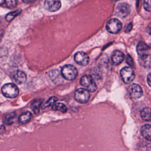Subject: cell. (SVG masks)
Returning a JSON list of instances; mask_svg holds the SVG:
<instances>
[{
	"label": "cell",
	"instance_id": "cell-18",
	"mask_svg": "<svg viewBox=\"0 0 151 151\" xmlns=\"http://www.w3.org/2000/svg\"><path fill=\"white\" fill-rule=\"evenodd\" d=\"M52 109L54 110H59L62 113H65L67 111V109L65 104L61 103H55L52 105Z\"/></svg>",
	"mask_w": 151,
	"mask_h": 151
},
{
	"label": "cell",
	"instance_id": "cell-24",
	"mask_svg": "<svg viewBox=\"0 0 151 151\" xmlns=\"http://www.w3.org/2000/svg\"><path fill=\"white\" fill-rule=\"evenodd\" d=\"M126 62L127 63V64H129V65L132 67H134V62L132 58V57H130V55L127 54L126 55Z\"/></svg>",
	"mask_w": 151,
	"mask_h": 151
},
{
	"label": "cell",
	"instance_id": "cell-13",
	"mask_svg": "<svg viewBox=\"0 0 151 151\" xmlns=\"http://www.w3.org/2000/svg\"><path fill=\"white\" fill-rule=\"evenodd\" d=\"M13 78L15 83L18 84H21L25 82L27 80V76L24 72L22 71H17L13 76Z\"/></svg>",
	"mask_w": 151,
	"mask_h": 151
},
{
	"label": "cell",
	"instance_id": "cell-28",
	"mask_svg": "<svg viewBox=\"0 0 151 151\" xmlns=\"http://www.w3.org/2000/svg\"><path fill=\"white\" fill-rule=\"evenodd\" d=\"M5 0H0V5H2L3 4L5 3Z\"/></svg>",
	"mask_w": 151,
	"mask_h": 151
},
{
	"label": "cell",
	"instance_id": "cell-14",
	"mask_svg": "<svg viewBox=\"0 0 151 151\" xmlns=\"http://www.w3.org/2000/svg\"><path fill=\"white\" fill-rule=\"evenodd\" d=\"M151 126L149 124L143 125L140 130L141 134L145 139L148 141H150L151 138Z\"/></svg>",
	"mask_w": 151,
	"mask_h": 151
},
{
	"label": "cell",
	"instance_id": "cell-4",
	"mask_svg": "<svg viewBox=\"0 0 151 151\" xmlns=\"http://www.w3.org/2000/svg\"><path fill=\"white\" fill-rule=\"evenodd\" d=\"M80 84L85 89L90 92H94L97 90V86L93 78L88 75L83 76L80 79Z\"/></svg>",
	"mask_w": 151,
	"mask_h": 151
},
{
	"label": "cell",
	"instance_id": "cell-1",
	"mask_svg": "<svg viewBox=\"0 0 151 151\" xmlns=\"http://www.w3.org/2000/svg\"><path fill=\"white\" fill-rule=\"evenodd\" d=\"M137 52L139 55V62L144 67H150V48L142 41H140L137 45Z\"/></svg>",
	"mask_w": 151,
	"mask_h": 151
},
{
	"label": "cell",
	"instance_id": "cell-21",
	"mask_svg": "<svg viewBox=\"0 0 151 151\" xmlns=\"http://www.w3.org/2000/svg\"><path fill=\"white\" fill-rule=\"evenodd\" d=\"M57 97H50L48 99V100L47 101H46L43 105H42L41 107L42 109H45V108H46L47 107L52 106V105H53L57 101Z\"/></svg>",
	"mask_w": 151,
	"mask_h": 151
},
{
	"label": "cell",
	"instance_id": "cell-2",
	"mask_svg": "<svg viewBox=\"0 0 151 151\" xmlns=\"http://www.w3.org/2000/svg\"><path fill=\"white\" fill-rule=\"evenodd\" d=\"M61 72L62 77L69 81L74 80L78 75L77 68L71 64L64 65L61 68Z\"/></svg>",
	"mask_w": 151,
	"mask_h": 151
},
{
	"label": "cell",
	"instance_id": "cell-9",
	"mask_svg": "<svg viewBox=\"0 0 151 151\" xmlns=\"http://www.w3.org/2000/svg\"><path fill=\"white\" fill-rule=\"evenodd\" d=\"M128 91L132 99H137L143 95V90L141 87L137 84H132L128 88Z\"/></svg>",
	"mask_w": 151,
	"mask_h": 151
},
{
	"label": "cell",
	"instance_id": "cell-6",
	"mask_svg": "<svg viewBox=\"0 0 151 151\" xmlns=\"http://www.w3.org/2000/svg\"><path fill=\"white\" fill-rule=\"evenodd\" d=\"M90 93L88 90L83 88H78L74 93L76 100L80 103H87L90 99Z\"/></svg>",
	"mask_w": 151,
	"mask_h": 151
},
{
	"label": "cell",
	"instance_id": "cell-11",
	"mask_svg": "<svg viewBox=\"0 0 151 151\" xmlns=\"http://www.w3.org/2000/svg\"><path fill=\"white\" fill-rule=\"evenodd\" d=\"M74 61L80 65H87L90 61L88 55L83 51H78L74 55Z\"/></svg>",
	"mask_w": 151,
	"mask_h": 151
},
{
	"label": "cell",
	"instance_id": "cell-5",
	"mask_svg": "<svg viewBox=\"0 0 151 151\" xmlns=\"http://www.w3.org/2000/svg\"><path fill=\"white\" fill-rule=\"evenodd\" d=\"M122 28V22L116 18L109 20L106 24V29L111 34L118 33Z\"/></svg>",
	"mask_w": 151,
	"mask_h": 151
},
{
	"label": "cell",
	"instance_id": "cell-16",
	"mask_svg": "<svg viewBox=\"0 0 151 151\" xmlns=\"http://www.w3.org/2000/svg\"><path fill=\"white\" fill-rule=\"evenodd\" d=\"M42 100L41 99H35L31 103V107L34 113L37 114L40 111V109L42 105Z\"/></svg>",
	"mask_w": 151,
	"mask_h": 151
},
{
	"label": "cell",
	"instance_id": "cell-22",
	"mask_svg": "<svg viewBox=\"0 0 151 151\" xmlns=\"http://www.w3.org/2000/svg\"><path fill=\"white\" fill-rule=\"evenodd\" d=\"M5 2L6 6L9 8H14L17 4V0H5Z\"/></svg>",
	"mask_w": 151,
	"mask_h": 151
},
{
	"label": "cell",
	"instance_id": "cell-29",
	"mask_svg": "<svg viewBox=\"0 0 151 151\" xmlns=\"http://www.w3.org/2000/svg\"><path fill=\"white\" fill-rule=\"evenodd\" d=\"M113 1H120V0H113Z\"/></svg>",
	"mask_w": 151,
	"mask_h": 151
},
{
	"label": "cell",
	"instance_id": "cell-20",
	"mask_svg": "<svg viewBox=\"0 0 151 151\" xmlns=\"http://www.w3.org/2000/svg\"><path fill=\"white\" fill-rule=\"evenodd\" d=\"M21 12V9H18L17 11H15L14 12H10L9 14H8L6 15V17H5V19L8 22H10L11 20H12L15 17H17L18 15H19L20 14V12Z\"/></svg>",
	"mask_w": 151,
	"mask_h": 151
},
{
	"label": "cell",
	"instance_id": "cell-7",
	"mask_svg": "<svg viewBox=\"0 0 151 151\" xmlns=\"http://www.w3.org/2000/svg\"><path fill=\"white\" fill-rule=\"evenodd\" d=\"M120 75L123 81L126 84L131 83L135 77L134 71L128 67H125L121 70Z\"/></svg>",
	"mask_w": 151,
	"mask_h": 151
},
{
	"label": "cell",
	"instance_id": "cell-15",
	"mask_svg": "<svg viewBox=\"0 0 151 151\" xmlns=\"http://www.w3.org/2000/svg\"><path fill=\"white\" fill-rule=\"evenodd\" d=\"M31 117H32V114L31 113V112L27 111L22 113L19 116L18 118V120L21 123L25 124L28 123L31 120Z\"/></svg>",
	"mask_w": 151,
	"mask_h": 151
},
{
	"label": "cell",
	"instance_id": "cell-26",
	"mask_svg": "<svg viewBox=\"0 0 151 151\" xmlns=\"http://www.w3.org/2000/svg\"><path fill=\"white\" fill-rule=\"evenodd\" d=\"M150 76H151V74H150V73H149L148 74V75H147V83H148V85H149V86H151V84H150V83H151V81H150V79H151Z\"/></svg>",
	"mask_w": 151,
	"mask_h": 151
},
{
	"label": "cell",
	"instance_id": "cell-8",
	"mask_svg": "<svg viewBox=\"0 0 151 151\" xmlns=\"http://www.w3.org/2000/svg\"><path fill=\"white\" fill-rule=\"evenodd\" d=\"M130 12V7L127 3L123 2L117 5L116 9V15L120 18L127 17Z\"/></svg>",
	"mask_w": 151,
	"mask_h": 151
},
{
	"label": "cell",
	"instance_id": "cell-25",
	"mask_svg": "<svg viewBox=\"0 0 151 151\" xmlns=\"http://www.w3.org/2000/svg\"><path fill=\"white\" fill-rule=\"evenodd\" d=\"M132 29V24H129L127 27H126V29H125V32H129L131 31V29Z\"/></svg>",
	"mask_w": 151,
	"mask_h": 151
},
{
	"label": "cell",
	"instance_id": "cell-10",
	"mask_svg": "<svg viewBox=\"0 0 151 151\" xmlns=\"http://www.w3.org/2000/svg\"><path fill=\"white\" fill-rule=\"evenodd\" d=\"M44 6L47 11L50 12H55L60 9L61 3L60 0H45Z\"/></svg>",
	"mask_w": 151,
	"mask_h": 151
},
{
	"label": "cell",
	"instance_id": "cell-23",
	"mask_svg": "<svg viewBox=\"0 0 151 151\" xmlns=\"http://www.w3.org/2000/svg\"><path fill=\"white\" fill-rule=\"evenodd\" d=\"M151 0H144V8L145 9L148 11L150 12V8H151Z\"/></svg>",
	"mask_w": 151,
	"mask_h": 151
},
{
	"label": "cell",
	"instance_id": "cell-12",
	"mask_svg": "<svg viewBox=\"0 0 151 151\" xmlns=\"http://www.w3.org/2000/svg\"><path fill=\"white\" fill-rule=\"evenodd\" d=\"M124 60V54L119 50H114L111 55V60L114 65L120 64Z\"/></svg>",
	"mask_w": 151,
	"mask_h": 151
},
{
	"label": "cell",
	"instance_id": "cell-3",
	"mask_svg": "<svg viewBox=\"0 0 151 151\" xmlns=\"http://www.w3.org/2000/svg\"><path fill=\"white\" fill-rule=\"evenodd\" d=\"M3 95L8 98H15L19 94V89L14 83H7L2 87Z\"/></svg>",
	"mask_w": 151,
	"mask_h": 151
},
{
	"label": "cell",
	"instance_id": "cell-17",
	"mask_svg": "<svg viewBox=\"0 0 151 151\" xmlns=\"http://www.w3.org/2000/svg\"><path fill=\"white\" fill-rule=\"evenodd\" d=\"M140 116L145 121L150 120V109L149 107L144 108L140 111Z\"/></svg>",
	"mask_w": 151,
	"mask_h": 151
},
{
	"label": "cell",
	"instance_id": "cell-27",
	"mask_svg": "<svg viewBox=\"0 0 151 151\" xmlns=\"http://www.w3.org/2000/svg\"><path fill=\"white\" fill-rule=\"evenodd\" d=\"M34 1L35 0H22V1L23 2H25V3H29V2H32Z\"/></svg>",
	"mask_w": 151,
	"mask_h": 151
},
{
	"label": "cell",
	"instance_id": "cell-19",
	"mask_svg": "<svg viewBox=\"0 0 151 151\" xmlns=\"http://www.w3.org/2000/svg\"><path fill=\"white\" fill-rule=\"evenodd\" d=\"M15 117V113H11L5 115L4 119V122L6 124H11L13 123Z\"/></svg>",
	"mask_w": 151,
	"mask_h": 151
}]
</instances>
